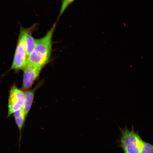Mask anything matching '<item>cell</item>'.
I'll use <instances>...</instances> for the list:
<instances>
[{"instance_id":"obj_3","label":"cell","mask_w":153,"mask_h":153,"mask_svg":"<svg viewBox=\"0 0 153 153\" xmlns=\"http://www.w3.org/2000/svg\"><path fill=\"white\" fill-rule=\"evenodd\" d=\"M30 27L25 28L21 26L20 32L11 70H18L22 68L27 59L25 43L26 37Z\"/></svg>"},{"instance_id":"obj_8","label":"cell","mask_w":153,"mask_h":153,"mask_svg":"<svg viewBox=\"0 0 153 153\" xmlns=\"http://www.w3.org/2000/svg\"><path fill=\"white\" fill-rule=\"evenodd\" d=\"M35 91V89H34L32 90L26 91L24 93L25 101L22 109L24 111L26 117L31 108L33 100Z\"/></svg>"},{"instance_id":"obj_7","label":"cell","mask_w":153,"mask_h":153,"mask_svg":"<svg viewBox=\"0 0 153 153\" xmlns=\"http://www.w3.org/2000/svg\"><path fill=\"white\" fill-rule=\"evenodd\" d=\"M36 26L35 25H33L30 27L26 36L25 43L27 58L33 51L35 47L36 39H34L32 36V32L35 28Z\"/></svg>"},{"instance_id":"obj_1","label":"cell","mask_w":153,"mask_h":153,"mask_svg":"<svg viewBox=\"0 0 153 153\" xmlns=\"http://www.w3.org/2000/svg\"><path fill=\"white\" fill-rule=\"evenodd\" d=\"M56 25V23L53 24L44 37L36 39L35 47L26 62L42 68L48 62L52 52L53 38Z\"/></svg>"},{"instance_id":"obj_10","label":"cell","mask_w":153,"mask_h":153,"mask_svg":"<svg viewBox=\"0 0 153 153\" xmlns=\"http://www.w3.org/2000/svg\"><path fill=\"white\" fill-rule=\"evenodd\" d=\"M140 153H153V145L144 141Z\"/></svg>"},{"instance_id":"obj_6","label":"cell","mask_w":153,"mask_h":153,"mask_svg":"<svg viewBox=\"0 0 153 153\" xmlns=\"http://www.w3.org/2000/svg\"><path fill=\"white\" fill-rule=\"evenodd\" d=\"M13 114H14L15 122L18 126L19 133H20L19 140V150H20L21 140L22 137V130L26 117L22 108L15 112Z\"/></svg>"},{"instance_id":"obj_9","label":"cell","mask_w":153,"mask_h":153,"mask_svg":"<svg viewBox=\"0 0 153 153\" xmlns=\"http://www.w3.org/2000/svg\"><path fill=\"white\" fill-rule=\"evenodd\" d=\"M75 0H62V5H61L60 13L58 16V19L64 14L65 11L69 6L75 1Z\"/></svg>"},{"instance_id":"obj_5","label":"cell","mask_w":153,"mask_h":153,"mask_svg":"<svg viewBox=\"0 0 153 153\" xmlns=\"http://www.w3.org/2000/svg\"><path fill=\"white\" fill-rule=\"evenodd\" d=\"M42 68L26 62L22 69L24 71L23 88L27 89L31 87L39 76Z\"/></svg>"},{"instance_id":"obj_4","label":"cell","mask_w":153,"mask_h":153,"mask_svg":"<svg viewBox=\"0 0 153 153\" xmlns=\"http://www.w3.org/2000/svg\"><path fill=\"white\" fill-rule=\"evenodd\" d=\"M25 94L24 92L15 86L11 88L8 103V117L20 110L24 106Z\"/></svg>"},{"instance_id":"obj_2","label":"cell","mask_w":153,"mask_h":153,"mask_svg":"<svg viewBox=\"0 0 153 153\" xmlns=\"http://www.w3.org/2000/svg\"><path fill=\"white\" fill-rule=\"evenodd\" d=\"M120 146L124 153H140L144 141L135 131L134 126H132L131 130L127 127L120 128Z\"/></svg>"}]
</instances>
